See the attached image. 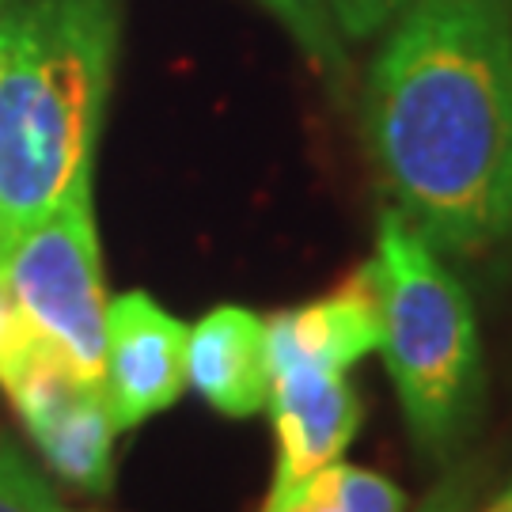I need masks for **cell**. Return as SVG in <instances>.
<instances>
[{"label": "cell", "instance_id": "d6986e66", "mask_svg": "<svg viewBox=\"0 0 512 512\" xmlns=\"http://www.w3.org/2000/svg\"><path fill=\"white\" fill-rule=\"evenodd\" d=\"M27 0H0V16H8V12H16V8H23Z\"/></svg>", "mask_w": 512, "mask_h": 512}, {"label": "cell", "instance_id": "9a60e30c", "mask_svg": "<svg viewBox=\"0 0 512 512\" xmlns=\"http://www.w3.org/2000/svg\"><path fill=\"white\" fill-rule=\"evenodd\" d=\"M482 486H486V463L482 459H463L425 494L418 512H475Z\"/></svg>", "mask_w": 512, "mask_h": 512}, {"label": "cell", "instance_id": "9c48e42d", "mask_svg": "<svg viewBox=\"0 0 512 512\" xmlns=\"http://www.w3.org/2000/svg\"><path fill=\"white\" fill-rule=\"evenodd\" d=\"M186 384L228 418H251L270 395L266 319L239 304L205 311L186 334Z\"/></svg>", "mask_w": 512, "mask_h": 512}, {"label": "cell", "instance_id": "277c9868", "mask_svg": "<svg viewBox=\"0 0 512 512\" xmlns=\"http://www.w3.org/2000/svg\"><path fill=\"white\" fill-rule=\"evenodd\" d=\"M92 175H76L61 202L31 224L0 258L38 338L57 349L84 380H103L107 289L95 232Z\"/></svg>", "mask_w": 512, "mask_h": 512}, {"label": "cell", "instance_id": "5bb4252c", "mask_svg": "<svg viewBox=\"0 0 512 512\" xmlns=\"http://www.w3.org/2000/svg\"><path fill=\"white\" fill-rule=\"evenodd\" d=\"M410 0H327L330 19L346 42H365L387 31V23L403 12Z\"/></svg>", "mask_w": 512, "mask_h": 512}, {"label": "cell", "instance_id": "6da1fadb", "mask_svg": "<svg viewBox=\"0 0 512 512\" xmlns=\"http://www.w3.org/2000/svg\"><path fill=\"white\" fill-rule=\"evenodd\" d=\"M365 145L437 255L512 236V0H410L368 69Z\"/></svg>", "mask_w": 512, "mask_h": 512}, {"label": "cell", "instance_id": "7c38bea8", "mask_svg": "<svg viewBox=\"0 0 512 512\" xmlns=\"http://www.w3.org/2000/svg\"><path fill=\"white\" fill-rule=\"evenodd\" d=\"M334 486L346 512H406V494L391 478L376 471H361L349 463H334Z\"/></svg>", "mask_w": 512, "mask_h": 512}, {"label": "cell", "instance_id": "2e32d148", "mask_svg": "<svg viewBox=\"0 0 512 512\" xmlns=\"http://www.w3.org/2000/svg\"><path fill=\"white\" fill-rule=\"evenodd\" d=\"M262 512H346L342 497H338V486H334V463L323 467L319 475L304 478L293 490L270 494Z\"/></svg>", "mask_w": 512, "mask_h": 512}, {"label": "cell", "instance_id": "4fadbf2b", "mask_svg": "<svg viewBox=\"0 0 512 512\" xmlns=\"http://www.w3.org/2000/svg\"><path fill=\"white\" fill-rule=\"evenodd\" d=\"M38 346H46V342L38 338L35 323L27 319L12 281L4 274V262H0V380L16 365H23Z\"/></svg>", "mask_w": 512, "mask_h": 512}, {"label": "cell", "instance_id": "52a82bcc", "mask_svg": "<svg viewBox=\"0 0 512 512\" xmlns=\"http://www.w3.org/2000/svg\"><path fill=\"white\" fill-rule=\"evenodd\" d=\"M266 410L277 433V475L270 494L293 490L304 478L338 463L365 414L346 372L323 368L270 372Z\"/></svg>", "mask_w": 512, "mask_h": 512}, {"label": "cell", "instance_id": "ac0fdd59", "mask_svg": "<svg viewBox=\"0 0 512 512\" xmlns=\"http://www.w3.org/2000/svg\"><path fill=\"white\" fill-rule=\"evenodd\" d=\"M478 512H512V494H501L497 501H490L486 509H478Z\"/></svg>", "mask_w": 512, "mask_h": 512}, {"label": "cell", "instance_id": "7a4b0ae2", "mask_svg": "<svg viewBox=\"0 0 512 512\" xmlns=\"http://www.w3.org/2000/svg\"><path fill=\"white\" fill-rule=\"evenodd\" d=\"M122 46L118 0H27L0 69V258L46 217L95 141Z\"/></svg>", "mask_w": 512, "mask_h": 512}, {"label": "cell", "instance_id": "30bf717a", "mask_svg": "<svg viewBox=\"0 0 512 512\" xmlns=\"http://www.w3.org/2000/svg\"><path fill=\"white\" fill-rule=\"evenodd\" d=\"M258 4L293 35L300 54L308 57L311 65H315V73L323 76L330 88H346L349 80L346 38L338 35L327 0H258Z\"/></svg>", "mask_w": 512, "mask_h": 512}, {"label": "cell", "instance_id": "8992f818", "mask_svg": "<svg viewBox=\"0 0 512 512\" xmlns=\"http://www.w3.org/2000/svg\"><path fill=\"white\" fill-rule=\"evenodd\" d=\"M186 327L164 304L133 289L107 300L103 391L114 433L164 414L186 387Z\"/></svg>", "mask_w": 512, "mask_h": 512}, {"label": "cell", "instance_id": "ba28073f", "mask_svg": "<svg viewBox=\"0 0 512 512\" xmlns=\"http://www.w3.org/2000/svg\"><path fill=\"white\" fill-rule=\"evenodd\" d=\"M376 346H380V289L372 258L361 262L327 296L266 319L270 372H289V368L349 372Z\"/></svg>", "mask_w": 512, "mask_h": 512}, {"label": "cell", "instance_id": "5b68a950", "mask_svg": "<svg viewBox=\"0 0 512 512\" xmlns=\"http://www.w3.org/2000/svg\"><path fill=\"white\" fill-rule=\"evenodd\" d=\"M0 387L50 471L80 494H107L114 482V421L103 380H84L57 349L38 346Z\"/></svg>", "mask_w": 512, "mask_h": 512}, {"label": "cell", "instance_id": "3957f363", "mask_svg": "<svg viewBox=\"0 0 512 512\" xmlns=\"http://www.w3.org/2000/svg\"><path fill=\"white\" fill-rule=\"evenodd\" d=\"M380 353L410 437L429 456H452L482 410V346L471 296L399 209L376 232Z\"/></svg>", "mask_w": 512, "mask_h": 512}, {"label": "cell", "instance_id": "e0dca14e", "mask_svg": "<svg viewBox=\"0 0 512 512\" xmlns=\"http://www.w3.org/2000/svg\"><path fill=\"white\" fill-rule=\"evenodd\" d=\"M19 12H8V16H0V69L8 65V54H12V42H16V31H19Z\"/></svg>", "mask_w": 512, "mask_h": 512}, {"label": "cell", "instance_id": "ffe728a7", "mask_svg": "<svg viewBox=\"0 0 512 512\" xmlns=\"http://www.w3.org/2000/svg\"><path fill=\"white\" fill-rule=\"evenodd\" d=\"M509 494H512V490H509Z\"/></svg>", "mask_w": 512, "mask_h": 512}, {"label": "cell", "instance_id": "8fae6325", "mask_svg": "<svg viewBox=\"0 0 512 512\" xmlns=\"http://www.w3.org/2000/svg\"><path fill=\"white\" fill-rule=\"evenodd\" d=\"M54 490L0 429V512H57Z\"/></svg>", "mask_w": 512, "mask_h": 512}]
</instances>
